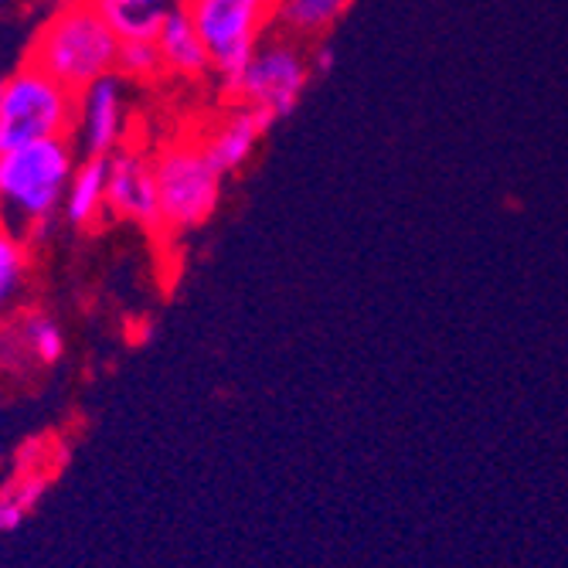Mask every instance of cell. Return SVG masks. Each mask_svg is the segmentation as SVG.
I'll return each instance as SVG.
<instances>
[{"label":"cell","mask_w":568,"mask_h":568,"mask_svg":"<svg viewBox=\"0 0 568 568\" xmlns=\"http://www.w3.org/2000/svg\"><path fill=\"white\" fill-rule=\"evenodd\" d=\"M120 44L95 0H62L31 44V65L79 95L95 79L116 72Z\"/></svg>","instance_id":"6da1fadb"},{"label":"cell","mask_w":568,"mask_h":568,"mask_svg":"<svg viewBox=\"0 0 568 568\" xmlns=\"http://www.w3.org/2000/svg\"><path fill=\"white\" fill-rule=\"evenodd\" d=\"M72 171L75 150L65 136H44L0 153V222L44 235L65 201Z\"/></svg>","instance_id":"7a4b0ae2"},{"label":"cell","mask_w":568,"mask_h":568,"mask_svg":"<svg viewBox=\"0 0 568 568\" xmlns=\"http://www.w3.org/2000/svg\"><path fill=\"white\" fill-rule=\"evenodd\" d=\"M79 120V95L31 62L4 79L0 95V153L44 136H69Z\"/></svg>","instance_id":"3957f363"},{"label":"cell","mask_w":568,"mask_h":568,"mask_svg":"<svg viewBox=\"0 0 568 568\" xmlns=\"http://www.w3.org/2000/svg\"><path fill=\"white\" fill-rule=\"evenodd\" d=\"M153 181L161 201V229L191 232L215 215L225 178L212 168L201 146L174 143L153 161Z\"/></svg>","instance_id":"277c9868"},{"label":"cell","mask_w":568,"mask_h":568,"mask_svg":"<svg viewBox=\"0 0 568 568\" xmlns=\"http://www.w3.org/2000/svg\"><path fill=\"white\" fill-rule=\"evenodd\" d=\"M191 21L209 51L212 69L229 82L263 44V28L273 14V0H191Z\"/></svg>","instance_id":"5b68a950"},{"label":"cell","mask_w":568,"mask_h":568,"mask_svg":"<svg viewBox=\"0 0 568 568\" xmlns=\"http://www.w3.org/2000/svg\"><path fill=\"white\" fill-rule=\"evenodd\" d=\"M310 82V62L293 41H266L255 48L239 75L229 79L232 95L242 106L266 113L273 123L290 116Z\"/></svg>","instance_id":"8992f818"},{"label":"cell","mask_w":568,"mask_h":568,"mask_svg":"<svg viewBox=\"0 0 568 568\" xmlns=\"http://www.w3.org/2000/svg\"><path fill=\"white\" fill-rule=\"evenodd\" d=\"M79 136L89 158H113L123 126H126V102L123 82L116 72L95 79L89 89L79 92Z\"/></svg>","instance_id":"52a82bcc"},{"label":"cell","mask_w":568,"mask_h":568,"mask_svg":"<svg viewBox=\"0 0 568 568\" xmlns=\"http://www.w3.org/2000/svg\"><path fill=\"white\" fill-rule=\"evenodd\" d=\"M106 209L120 219L140 222L158 229L161 225V201L158 181H153V164L133 150H120L110 158L106 178Z\"/></svg>","instance_id":"ba28073f"},{"label":"cell","mask_w":568,"mask_h":568,"mask_svg":"<svg viewBox=\"0 0 568 568\" xmlns=\"http://www.w3.org/2000/svg\"><path fill=\"white\" fill-rule=\"evenodd\" d=\"M273 126V120L260 110H252V106H239L222 116L215 123V130L204 136L201 150H204V158L212 161V168L225 178V174H235L242 171L248 161H252V153L260 150L266 130Z\"/></svg>","instance_id":"9c48e42d"},{"label":"cell","mask_w":568,"mask_h":568,"mask_svg":"<svg viewBox=\"0 0 568 568\" xmlns=\"http://www.w3.org/2000/svg\"><path fill=\"white\" fill-rule=\"evenodd\" d=\"M153 41H158L164 69H171L178 75H201L212 69L209 51H204V41H201L187 8H168Z\"/></svg>","instance_id":"30bf717a"},{"label":"cell","mask_w":568,"mask_h":568,"mask_svg":"<svg viewBox=\"0 0 568 568\" xmlns=\"http://www.w3.org/2000/svg\"><path fill=\"white\" fill-rule=\"evenodd\" d=\"M106 178H110V158H85L69 181L65 191V222L82 229L92 225L102 209H106Z\"/></svg>","instance_id":"8fae6325"},{"label":"cell","mask_w":568,"mask_h":568,"mask_svg":"<svg viewBox=\"0 0 568 568\" xmlns=\"http://www.w3.org/2000/svg\"><path fill=\"white\" fill-rule=\"evenodd\" d=\"M120 41H153L171 0H95Z\"/></svg>","instance_id":"7c38bea8"},{"label":"cell","mask_w":568,"mask_h":568,"mask_svg":"<svg viewBox=\"0 0 568 568\" xmlns=\"http://www.w3.org/2000/svg\"><path fill=\"white\" fill-rule=\"evenodd\" d=\"M354 0H276V21L290 31V34H324L327 28H334Z\"/></svg>","instance_id":"4fadbf2b"},{"label":"cell","mask_w":568,"mask_h":568,"mask_svg":"<svg viewBox=\"0 0 568 568\" xmlns=\"http://www.w3.org/2000/svg\"><path fill=\"white\" fill-rule=\"evenodd\" d=\"M14 331H18V341H21L28 361H31V365H38V368L55 365V361L65 354L62 327L51 317H44V314H28Z\"/></svg>","instance_id":"5bb4252c"},{"label":"cell","mask_w":568,"mask_h":568,"mask_svg":"<svg viewBox=\"0 0 568 568\" xmlns=\"http://www.w3.org/2000/svg\"><path fill=\"white\" fill-rule=\"evenodd\" d=\"M41 494H44V480L38 477H21L8 484V490H0V531L21 528V521L38 507Z\"/></svg>","instance_id":"9a60e30c"},{"label":"cell","mask_w":568,"mask_h":568,"mask_svg":"<svg viewBox=\"0 0 568 568\" xmlns=\"http://www.w3.org/2000/svg\"><path fill=\"white\" fill-rule=\"evenodd\" d=\"M164 69V59L158 51V41H123L120 44V59H116V72L130 75V79H150Z\"/></svg>","instance_id":"2e32d148"},{"label":"cell","mask_w":568,"mask_h":568,"mask_svg":"<svg viewBox=\"0 0 568 568\" xmlns=\"http://www.w3.org/2000/svg\"><path fill=\"white\" fill-rule=\"evenodd\" d=\"M24 266H28V255H24V245L4 229L0 222V303L11 300L14 290L21 286L24 280Z\"/></svg>","instance_id":"e0dca14e"},{"label":"cell","mask_w":568,"mask_h":568,"mask_svg":"<svg viewBox=\"0 0 568 568\" xmlns=\"http://www.w3.org/2000/svg\"><path fill=\"white\" fill-rule=\"evenodd\" d=\"M334 65H337V51H334V44H321V48H317V55H314V65H310V72L324 75V72H331Z\"/></svg>","instance_id":"ac0fdd59"},{"label":"cell","mask_w":568,"mask_h":568,"mask_svg":"<svg viewBox=\"0 0 568 568\" xmlns=\"http://www.w3.org/2000/svg\"><path fill=\"white\" fill-rule=\"evenodd\" d=\"M0 95H4V79H0Z\"/></svg>","instance_id":"d6986e66"}]
</instances>
